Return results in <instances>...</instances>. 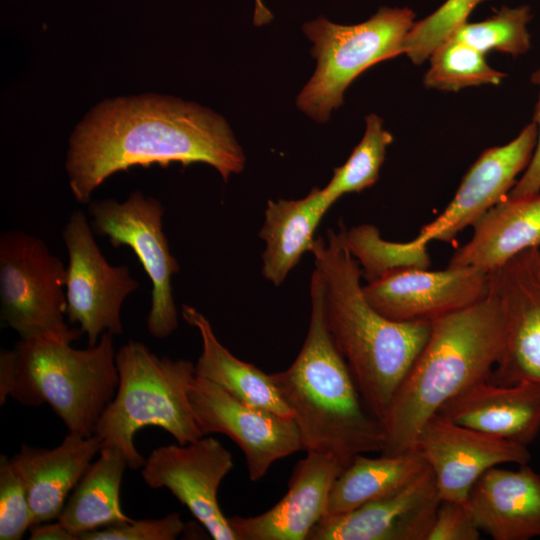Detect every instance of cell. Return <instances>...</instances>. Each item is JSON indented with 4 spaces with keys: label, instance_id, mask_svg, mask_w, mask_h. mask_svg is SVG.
<instances>
[{
    "label": "cell",
    "instance_id": "cell-19",
    "mask_svg": "<svg viewBox=\"0 0 540 540\" xmlns=\"http://www.w3.org/2000/svg\"><path fill=\"white\" fill-rule=\"evenodd\" d=\"M437 414L453 423L528 446L540 433V382H479Z\"/></svg>",
    "mask_w": 540,
    "mask_h": 540
},
{
    "label": "cell",
    "instance_id": "cell-12",
    "mask_svg": "<svg viewBox=\"0 0 540 540\" xmlns=\"http://www.w3.org/2000/svg\"><path fill=\"white\" fill-rule=\"evenodd\" d=\"M141 468L147 486L168 489L213 539L238 540L217 500L220 484L233 468L232 454L217 439L158 447Z\"/></svg>",
    "mask_w": 540,
    "mask_h": 540
},
{
    "label": "cell",
    "instance_id": "cell-29",
    "mask_svg": "<svg viewBox=\"0 0 540 540\" xmlns=\"http://www.w3.org/2000/svg\"><path fill=\"white\" fill-rule=\"evenodd\" d=\"M339 228L368 282L395 268H428L430 265L426 248H415L409 241L398 243L384 240L374 225L361 224L346 229L340 223Z\"/></svg>",
    "mask_w": 540,
    "mask_h": 540
},
{
    "label": "cell",
    "instance_id": "cell-31",
    "mask_svg": "<svg viewBox=\"0 0 540 540\" xmlns=\"http://www.w3.org/2000/svg\"><path fill=\"white\" fill-rule=\"evenodd\" d=\"M485 0H446L437 10L415 21L402 44V53L414 64L427 60L463 23L474 8Z\"/></svg>",
    "mask_w": 540,
    "mask_h": 540
},
{
    "label": "cell",
    "instance_id": "cell-24",
    "mask_svg": "<svg viewBox=\"0 0 540 540\" xmlns=\"http://www.w3.org/2000/svg\"><path fill=\"white\" fill-rule=\"evenodd\" d=\"M184 321L201 337L202 351L195 364V375L203 377L249 405L292 418L270 374L235 357L217 339L210 321L196 308L183 304Z\"/></svg>",
    "mask_w": 540,
    "mask_h": 540
},
{
    "label": "cell",
    "instance_id": "cell-38",
    "mask_svg": "<svg viewBox=\"0 0 540 540\" xmlns=\"http://www.w3.org/2000/svg\"><path fill=\"white\" fill-rule=\"evenodd\" d=\"M539 267H540V253H539Z\"/></svg>",
    "mask_w": 540,
    "mask_h": 540
},
{
    "label": "cell",
    "instance_id": "cell-27",
    "mask_svg": "<svg viewBox=\"0 0 540 540\" xmlns=\"http://www.w3.org/2000/svg\"><path fill=\"white\" fill-rule=\"evenodd\" d=\"M365 121L361 141L347 161L334 169L331 180L322 188L332 204L345 194L371 187L378 180L386 149L392 143L393 136L383 128V121L376 114L368 115Z\"/></svg>",
    "mask_w": 540,
    "mask_h": 540
},
{
    "label": "cell",
    "instance_id": "cell-10",
    "mask_svg": "<svg viewBox=\"0 0 540 540\" xmlns=\"http://www.w3.org/2000/svg\"><path fill=\"white\" fill-rule=\"evenodd\" d=\"M62 238L68 253L65 294L66 317L87 335L88 346L98 343L104 332L121 335V308L139 288L127 265H111L93 236L86 215L79 209L69 216Z\"/></svg>",
    "mask_w": 540,
    "mask_h": 540
},
{
    "label": "cell",
    "instance_id": "cell-34",
    "mask_svg": "<svg viewBox=\"0 0 540 540\" xmlns=\"http://www.w3.org/2000/svg\"><path fill=\"white\" fill-rule=\"evenodd\" d=\"M476 526L467 504L441 500L427 540H478Z\"/></svg>",
    "mask_w": 540,
    "mask_h": 540
},
{
    "label": "cell",
    "instance_id": "cell-6",
    "mask_svg": "<svg viewBox=\"0 0 540 540\" xmlns=\"http://www.w3.org/2000/svg\"><path fill=\"white\" fill-rule=\"evenodd\" d=\"M119 384L102 413L95 434L101 447L120 449L131 469L145 459L134 444L135 434L159 427L186 445L203 437L188 399L195 365L186 359L159 357L142 342L129 340L116 351Z\"/></svg>",
    "mask_w": 540,
    "mask_h": 540
},
{
    "label": "cell",
    "instance_id": "cell-36",
    "mask_svg": "<svg viewBox=\"0 0 540 540\" xmlns=\"http://www.w3.org/2000/svg\"><path fill=\"white\" fill-rule=\"evenodd\" d=\"M29 531L30 540H78L77 536L72 534L59 521L31 525Z\"/></svg>",
    "mask_w": 540,
    "mask_h": 540
},
{
    "label": "cell",
    "instance_id": "cell-20",
    "mask_svg": "<svg viewBox=\"0 0 540 540\" xmlns=\"http://www.w3.org/2000/svg\"><path fill=\"white\" fill-rule=\"evenodd\" d=\"M468 508L481 533L493 540L540 537V473L492 467L473 485Z\"/></svg>",
    "mask_w": 540,
    "mask_h": 540
},
{
    "label": "cell",
    "instance_id": "cell-13",
    "mask_svg": "<svg viewBox=\"0 0 540 540\" xmlns=\"http://www.w3.org/2000/svg\"><path fill=\"white\" fill-rule=\"evenodd\" d=\"M490 284V273L473 266L438 271L399 267L369 281L363 291L371 306L390 320L431 321L479 302Z\"/></svg>",
    "mask_w": 540,
    "mask_h": 540
},
{
    "label": "cell",
    "instance_id": "cell-5",
    "mask_svg": "<svg viewBox=\"0 0 540 540\" xmlns=\"http://www.w3.org/2000/svg\"><path fill=\"white\" fill-rule=\"evenodd\" d=\"M113 337L75 349L70 338L18 341L0 352V405L10 396L27 406L47 403L69 433L89 437L114 398L119 373Z\"/></svg>",
    "mask_w": 540,
    "mask_h": 540
},
{
    "label": "cell",
    "instance_id": "cell-3",
    "mask_svg": "<svg viewBox=\"0 0 540 540\" xmlns=\"http://www.w3.org/2000/svg\"><path fill=\"white\" fill-rule=\"evenodd\" d=\"M503 335L501 305L491 286L479 302L431 320L429 337L381 420V454L416 448L421 429L447 401L489 380Z\"/></svg>",
    "mask_w": 540,
    "mask_h": 540
},
{
    "label": "cell",
    "instance_id": "cell-17",
    "mask_svg": "<svg viewBox=\"0 0 540 540\" xmlns=\"http://www.w3.org/2000/svg\"><path fill=\"white\" fill-rule=\"evenodd\" d=\"M441 497L429 466L395 494L324 516L307 540H427Z\"/></svg>",
    "mask_w": 540,
    "mask_h": 540
},
{
    "label": "cell",
    "instance_id": "cell-18",
    "mask_svg": "<svg viewBox=\"0 0 540 540\" xmlns=\"http://www.w3.org/2000/svg\"><path fill=\"white\" fill-rule=\"evenodd\" d=\"M344 468L328 454L307 452L294 466L286 494L272 508L253 517L228 518L238 540H307L324 517L333 484Z\"/></svg>",
    "mask_w": 540,
    "mask_h": 540
},
{
    "label": "cell",
    "instance_id": "cell-23",
    "mask_svg": "<svg viewBox=\"0 0 540 540\" xmlns=\"http://www.w3.org/2000/svg\"><path fill=\"white\" fill-rule=\"evenodd\" d=\"M333 204L323 189L295 200H268L259 236L265 242L263 277L280 286L315 241V232Z\"/></svg>",
    "mask_w": 540,
    "mask_h": 540
},
{
    "label": "cell",
    "instance_id": "cell-28",
    "mask_svg": "<svg viewBox=\"0 0 540 540\" xmlns=\"http://www.w3.org/2000/svg\"><path fill=\"white\" fill-rule=\"evenodd\" d=\"M484 55L463 42L448 38L429 57L430 68L424 76V85L442 91L498 85L506 75L491 68Z\"/></svg>",
    "mask_w": 540,
    "mask_h": 540
},
{
    "label": "cell",
    "instance_id": "cell-30",
    "mask_svg": "<svg viewBox=\"0 0 540 540\" xmlns=\"http://www.w3.org/2000/svg\"><path fill=\"white\" fill-rule=\"evenodd\" d=\"M529 6L502 7L490 18L461 24L449 38L463 42L485 54L491 50L518 56L530 48Z\"/></svg>",
    "mask_w": 540,
    "mask_h": 540
},
{
    "label": "cell",
    "instance_id": "cell-35",
    "mask_svg": "<svg viewBox=\"0 0 540 540\" xmlns=\"http://www.w3.org/2000/svg\"><path fill=\"white\" fill-rule=\"evenodd\" d=\"M532 82L540 88V69L532 75ZM534 122L538 126V139L535 152L531 157L526 171L505 198L519 199L531 197L540 192V93L535 106Z\"/></svg>",
    "mask_w": 540,
    "mask_h": 540
},
{
    "label": "cell",
    "instance_id": "cell-33",
    "mask_svg": "<svg viewBox=\"0 0 540 540\" xmlns=\"http://www.w3.org/2000/svg\"><path fill=\"white\" fill-rule=\"evenodd\" d=\"M185 530L178 512L160 519L133 520L83 533L80 540H174Z\"/></svg>",
    "mask_w": 540,
    "mask_h": 540
},
{
    "label": "cell",
    "instance_id": "cell-37",
    "mask_svg": "<svg viewBox=\"0 0 540 540\" xmlns=\"http://www.w3.org/2000/svg\"><path fill=\"white\" fill-rule=\"evenodd\" d=\"M273 19L271 11L264 5L262 0H254L253 23L255 26L268 24Z\"/></svg>",
    "mask_w": 540,
    "mask_h": 540
},
{
    "label": "cell",
    "instance_id": "cell-21",
    "mask_svg": "<svg viewBox=\"0 0 540 540\" xmlns=\"http://www.w3.org/2000/svg\"><path fill=\"white\" fill-rule=\"evenodd\" d=\"M102 446L96 435L68 433L62 443L47 449L23 444L11 461L29 499L32 525L57 520L68 495L86 473Z\"/></svg>",
    "mask_w": 540,
    "mask_h": 540
},
{
    "label": "cell",
    "instance_id": "cell-2",
    "mask_svg": "<svg viewBox=\"0 0 540 540\" xmlns=\"http://www.w3.org/2000/svg\"><path fill=\"white\" fill-rule=\"evenodd\" d=\"M310 253L323 279L331 337L365 407L381 422L429 337L431 321H393L371 306L361 285L359 263L340 228L329 229L326 238L317 237Z\"/></svg>",
    "mask_w": 540,
    "mask_h": 540
},
{
    "label": "cell",
    "instance_id": "cell-9",
    "mask_svg": "<svg viewBox=\"0 0 540 540\" xmlns=\"http://www.w3.org/2000/svg\"><path fill=\"white\" fill-rule=\"evenodd\" d=\"M93 232L106 237L114 248L132 249L152 283L151 307L146 326L153 338L164 339L178 328V311L172 277L180 265L171 253L163 230L165 208L140 190L124 202L115 199L93 201L88 206Z\"/></svg>",
    "mask_w": 540,
    "mask_h": 540
},
{
    "label": "cell",
    "instance_id": "cell-22",
    "mask_svg": "<svg viewBox=\"0 0 540 540\" xmlns=\"http://www.w3.org/2000/svg\"><path fill=\"white\" fill-rule=\"evenodd\" d=\"M471 239L458 248L448 266H473L487 273L524 250L540 245V194L504 198L473 224Z\"/></svg>",
    "mask_w": 540,
    "mask_h": 540
},
{
    "label": "cell",
    "instance_id": "cell-7",
    "mask_svg": "<svg viewBox=\"0 0 540 540\" xmlns=\"http://www.w3.org/2000/svg\"><path fill=\"white\" fill-rule=\"evenodd\" d=\"M407 7H382L354 25H341L325 17L308 21L303 31L314 44V74L297 97L298 108L320 123L343 104L352 81L374 64L402 54L405 36L415 22Z\"/></svg>",
    "mask_w": 540,
    "mask_h": 540
},
{
    "label": "cell",
    "instance_id": "cell-1",
    "mask_svg": "<svg viewBox=\"0 0 540 540\" xmlns=\"http://www.w3.org/2000/svg\"><path fill=\"white\" fill-rule=\"evenodd\" d=\"M246 158L226 120L194 102L154 93L106 99L75 127L65 168L76 201L119 171L140 166L205 163L224 182Z\"/></svg>",
    "mask_w": 540,
    "mask_h": 540
},
{
    "label": "cell",
    "instance_id": "cell-16",
    "mask_svg": "<svg viewBox=\"0 0 540 540\" xmlns=\"http://www.w3.org/2000/svg\"><path fill=\"white\" fill-rule=\"evenodd\" d=\"M538 139L535 122L503 146L485 150L464 175L453 199L432 222L409 241L415 248H426L431 241H451L495 204L516 184L517 175L528 166Z\"/></svg>",
    "mask_w": 540,
    "mask_h": 540
},
{
    "label": "cell",
    "instance_id": "cell-14",
    "mask_svg": "<svg viewBox=\"0 0 540 540\" xmlns=\"http://www.w3.org/2000/svg\"><path fill=\"white\" fill-rule=\"evenodd\" d=\"M539 253L524 250L490 273L504 325L502 351L489 379L495 384L540 382Z\"/></svg>",
    "mask_w": 540,
    "mask_h": 540
},
{
    "label": "cell",
    "instance_id": "cell-4",
    "mask_svg": "<svg viewBox=\"0 0 540 540\" xmlns=\"http://www.w3.org/2000/svg\"><path fill=\"white\" fill-rule=\"evenodd\" d=\"M307 335L294 362L270 374L292 413L306 452L336 458L346 467L357 454L382 451L381 422L365 407L346 361L329 332L324 285L317 268L310 281Z\"/></svg>",
    "mask_w": 540,
    "mask_h": 540
},
{
    "label": "cell",
    "instance_id": "cell-26",
    "mask_svg": "<svg viewBox=\"0 0 540 540\" xmlns=\"http://www.w3.org/2000/svg\"><path fill=\"white\" fill-rule=\"evenodd\" d=\"M428 466L417 449L378 458L355 455L331 489L325 515L351 511L367 502L395 494Z\"/></svg>",
    "mask_w": 540,
    "mask_h": 540
},
{
    "label": "cell",
    "instance_id": "cell-25",
    "mask_svg": "<svg viewBox=\"0 0 540 540\" xmlns=\"http://www.w3.org/2000/svg\"><path fill=\"white\" fill-rule=\"evenodd\" d=\"M127 461L120 449L101 447L71 492L57 521L78 536L107 526L132 522L120 507V487Z\"/></svg>",
    "mask_w": 540,
    "mask_h": 540
},
{
    "label": "cell",
    "instance_id": "cell-11",
    "mask_svg": "<svg viewBox=\"0 0 540 540\" xmlns=\"http://www.w3.org/2000/svg\"><path fill=\"white\" fill-rule=\"evenodd\" d=\"M187 392L203 436L220 433L233 440L245 455L251 481L263 478L275 461L303 450L292 418L244 403L197 375Z\"/></svg>",
    "mask_w": 540,
    "mask_h": 540
},
{
    "label": "cell",
    "instance_id": "cell-32",
    "mask_svg": "<svg viewBox=\"0 0 540 540\" xmlns=\"http://www.w3.org/2000/svg\"><path fill=\"white\" fill-rule=\"evenodd\" d=\"M32 525L25 484L11 458L0 457V539L20 540Z\"/></svg>",
    "mask_w": 540,
    "mask_h": 540
},
{
    "label": "cell",
    "instance_id": "cell-15",
    "mask_svg": "<svg viewBox=\"0 0 540 540\" xmlns=\"http://www.w3.org/2000/svg\"><path fill=\"white\" fill-rule=\"evenodd\" d=\"M416 448L435 476L441 499L463 504L488 469L531 459L525 445L453 423L439 414L425 423Z\"/></svg>",
    "mask_w": 540,
    "mask_h": 540
},
{
    "label": "cell",
    "instance_id": "cell-8",
    "mask_svg": "<svg viewBox=\"0 0 540 540\" xmlns=\"http://www.w3.org/2000/svg\"><path fill=\"white\" fill-rule=\"evenodd\" d=\"M66 268L39 237L20 230L0 234V318L21 340L83 334L65 321Z\"/></svg>",
    "mask_w": 540,
    "mask_h": 540
}]
</instances>
